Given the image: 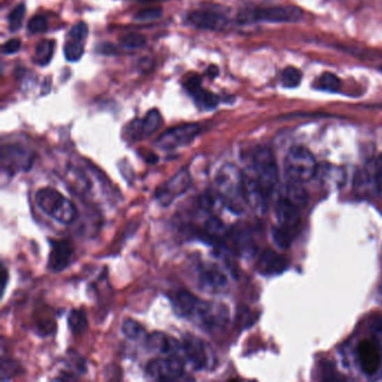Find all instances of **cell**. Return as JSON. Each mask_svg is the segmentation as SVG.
<instances>
[{
	"instance_id": "29",
	"label": "cell",
	"mask_w": 382,
	"mask_h": 382,
	"mask_svg": "<svg viewBox=\"0 0 382 382\" xmlns=\"http://www.w3.org/2000/svg\"><path fill=\"white\" fill-rule=\"evenodd\" d=\"M68 324L72 333L83 334L88 330V320L84 312L81 310H75L70 313L68 317Z\"/></svg>"
},
{
	"instance_id": "9",
	"label": "cell",
	"mask_w": 382,
	"mask_h": 382,
	"mask_svg": "<svg viewBox=\"0 0 382 382\" xmlns=\"http://www.w3.org/2000/svg\"><path fill=\"white\" fill-rule=\"evenodd\" d=\"M190 319L197 321V324L203 328H221L228 322L229 311L227 306L220 303L199 300Z\"/></svg>"
},
{
	"instance_id": "17",
	"label": "cell",
	"mask_w": 382,
	"mask_h": 382,
	"mask_svg": "<svg viewBox=\"0 0 382 382\" xmlns=\"http://www.w3.org/2000/svg\"><path fill=\"white\" fill-rule=\"evenodd\" d=\"M162 125V116L156 109H151L147 112L145 118L142 120H135L128 127V134L134 140H139L148 137L160 129Z\"/></svg>"
},
{
	"instance_id": "18",
	"label": "cell",
	"mask_w": 382,
	"mask_h": 382,
	"mask_svg": "<svg viewBox=\"0 0 382 382\" xmlns=\"http://www.w3.org/2000/svg\"><path fill=\"white\" fill-rule=\"evenodd\" d=\"M184 86L188 93L202 108L211 109L217 108L219 105V98L212 92L208 91L202 86V79L199 75H192L184 82Z\"/></svg>"
},
{
	"instance_id": "39",
	"label": "cell",
	"mask_w": 382,
	"mask_h": 382,
	"mask_svg": "<svg viewBox=\"0 0 382 382\" xmlns=\"http://www.w3.org/2000/svg\"><path fill=\"white\" fill-rule=\"evenodd\" d=\"M97 51L101 54L110 55L116 53V47L110 43H102L98 45Z\"/></svg>"
},
{
	"instance_id": "32",
	"label": "cell",
	"mask_w": 382,
	"mask_h": 382,
	"mask_svg": "<svg viewBox=\"0 0 382 382\" xmlns=\"http://www.w3.org/2000/svg\"><path fill=\"white\" fill-rule=\"evenodd\" d=\"M26 7L24 3H20L18 6L13 9L12 13L8 16L9 29L13 33L20 31L23 25L24 17H25Z\"/></svg>"
},
{
	"instance_id": "24",
	"label": "cell",
	"mask_w": 382,
	"mask_h": 382,
	"mask_svg": "<svg viewBox=\"0 0 382 382\" xmlns=\"http://www.w3.org/2000/svg\"><path fill=\"white\" fill-rule=\"evenodd\" d=\"M280 199H284L293 206L302 208L307 203V193L300 183L289 182L282 188Z\"/></svg>"
},
{
	"instance_id": "31",
	"label": "cell",
	"mask_w": 382,
	"mask_h": 382,
	"mask_svg": "<svg viewBox=\"0 0 382 382\" xmlns=\"http://www.w3.org/2000/svg\"><path fill=\"white\" fill-rule=\"evenodd\" d=\"M302 72L294 66H289L282 72V84L287 89H294L300 86L302 81Z\"/></svg>"
},
{
	"instance_id": "27",
	"label": "cell",
	"mask_w": 382,
	"mask_h": 382,
	"mask_svg": "<svg viewBox=\"0 0 382 382\" xmlns=\"http://www.w3.org/2000/svg\"><path fill=\"white\" fill-rule=\"evenodd\" d=\"M84 43L86 40L80 38H68L64 45V55L70 62H77L82 57L84 53Z\"/></svg>"
},
{
	"instance_id": "38",
	"label": "cell",
	"mask_w": 382,
	"mask_h": 382,
	"mask_svg": "<svg viewBox=\"0 0 382 382\" xmlns=\"http://www.w3.org/2000/svg\"><path fill=\"white\" fill-rule=\"evenodd\" d=\"M22 46V42L17 38H13V40H8L3 45V54L12 55L15 53H17Z\"/></svg>"
},
{
	"instance_id": "20",
	"label": "cell",
	"mask_w": 382,
	"mask_h": 382,
	"mask_svg": "<svg viewBox=\"0 0 382 382\" xmlns=\"http://www.w3.org/2000/svg\"><path fill=\"white\" fill-rule=\"evenodd\" d=\"M267 197L268 195L256 177L245 176V200L247 206L254 211L263 212Z\"/></svg>"
},
{
	"instance_id": "6",
	"label": "cell",
	"mask_w": 382,
	"mask_h": 382,
	"mask_svg": "<svg viewBox=\"0 0 382 382\" xmlns=\"http://www.w3.org/2000/svg\"><path fill=\"white\" fill-rule=\"evenodd\" d=\"M252 166L260 185L263 186L267 195H270L278 185V169L270 149H258L252 158Z\"/></svg>"
},
{
	"instance_id": "42",
	"label": "cell",
	"mask_w": 382,
	"mask_h": 382,
	"mask_svg": "<svg viewBox=\"0 0 382 382\" xmlns=\"http://www.w3.org/2000/svg\"><path fill=\"white\" fill-rule=\"evenodd\" d=\"M139 1H145V3H149V1H157V0H139Z\"/></svg>"
},
{
	"instance_id": "35",
	"label": "cell",
	"mask_w": 382,
	"mask_h": 382,
	"mask_svg": "<svg viewBox=\"0 0 382 382\" xmlns=\"http://www.w3.org/2000/svg\"><path fill=\"white\" fill-rule=\"evenodd\" d=\"M49 27V22L44 15H36L29 22V31L31 34L43 33Z\"/></svg>"
},
{
	"instance_id": "26",
	"label": "cell",
	"mask_w": 382,
	"mask_h": 382,
	"mask_svg": "<svg viewBox=\"0 0 382 382\" xmlns=\"http://www.w3.org/2000/svg\"><path fill=\"white\" fill-rule=\"evenodd\" d=\"M54 40H40L36 45L34 61L38 66H47L51 62L54 53Z\"/></svg>"
},
{
	"instance_id": "8",
	"label": "cell",
	"mask_w": 382,
	"mask_h": 382,
	"mask_svg": "<svg viewBox=\"0 0 382 382\" xmlns=\"http://www.w3.org/2000/svg\"><path fill=\"white\" fill-rule=\"evenodd\" d=\"M185 370V361L180 357L166 356L151 360L146 367V372L151 379L158 381H171L180 379Z\"/></svg>"
},
{
	"instance_id": "22",
	"label": "cell",
	"mask_w": 382,
	"mask_h": 382,
	"mask_svg": "<svg viewBox=\"0 0 382 382\" xmlns=\"http://www.w3.org/2000/svg\"><path fill=\"white\" fill-rule=\"evenodd\" d=\"M276 211L280 227L286 230L294 228L300 220V208L293 206L284 199H280V202L277 204Z\"/></svg>"
},
{
	"instance_id": "5",
	"label": "cell",
	"mask_w": 382,
	"mask_h": 382,
	"mask_svg": "<svg viewBox=\"0 0 382 382\" xmlns=\"http://www.w3.org/2000/svg\"><path fill=\"white\" fill-rule=\"evenodd\" d=\"M183 358L195 370H212L217 365V358L211 345L204 339L188 334L182 341Z\"/></svg>"
},
{
	"instance_id": "40",
	"label": "cell",
	"mask_w": 382,
	"mask_h": 382,
	"mask_svg": "<svg viewBox=\"0 0 382 382\" xmlns=\"http://www.w3.org/2000/svg\"><path fill=\"white\" fill-rule=\"evenodd\" d=\"M219 68H217V66H214V64L208 66V70H206V75H208V77H212V79L217 77V75H219Z\"/></svg>"
},
{
	"instance_id": "25",
	"label": "cell",
	"mask_w": 382,
	"mask_h": 382,
	"mask_svg": "<svg viewBox=\"0 0 382 382\" xmlns=\"http://www.w3.org/2000/svg\"><path fill=\"white\" fill-rule=\"evenodd\" d=\"M232 243H234L237 254H239L240 256L250 257L254 254L256 247H254L252 238L249 236L248 232L243 231V230L234 232L232 236Z\"/></svg>"
},
{
	"instance_id": "15",
	"label": "cell",
	"mask_w": 382,
	"mask_h": 382,
	"mask_svg": "<svg viewBox=\"0 0 382 382\" xmlns=\"http://www.w3.org/2000/svg\"><path fill=\"white\" fill-rule=\"evenodd\" d=\"M73 247L68 240H53L51 241L49 266V270L60 273L71 263Z\"/></svg>"
},
{
	"instance_id": "10",
	"label": "cell",
	"mask_w": 382,
	"mask_h": 382,
	"mask_svg": "<svg viewBox=\"0 0 382 382\" xmlns=\"http://www.w3.org/2000/svg\"><path fill=\"white\" fill-rule=\"evenodd\" d=\"M192 176L188 169H181L177 171L171 180L164 183L157 188L155 197L160 206H169L176 199L185 194L188 188H191Z\"/></svg>"
},
{
	"instance_id": "13",
	"label": "cell",
	"mask_w": 382,
	"mask_h": 382,
	"mask_svg": "<svg viewBox=\"0 0 382 382\" xmlns=\"http://www.w3.org/2000/svg\"><path fill=\"white\" fill-rule=\"evenodd\" d=\"M145 344L149 351L156 352V353L163 354V356L180 357L184 360L182 342L177 341L174 337L166 335L163 332H154V333L147 335Z\"/></svg>"
},
{
	"instance_id": "2",
	"label": "cell",
	"mask_w": 382,
	"mask_h": 382,
	"mask_svg": "<svg viewBox=\"0 0 382 382\" xmlns=\"http://www.w3.org/2000/svg\"><path fill=\"white\" fill-rule=\"evenodd\" d=\"M38 208L56 222L69 226L77 217V208L75 203L61 194L54 188H40L35 194Z\"/></svg>"
},
{
	"instance_id": "12",
	"label": "cell",
	"mask_w": 382,
	"mask_h": 382,
	"mask_svg": "<svg viewBox=\"0 0 382 382\" xmlns=\"http://www.w3.org/2000/svg\"><path fill=\"white\" fill-rule=\"evenodd\" d=\"M3 169L8 173L27 171L33 163V155L20 145L8 146L3 149Z\"/></svg>"
},
{
	"instance_id": "14",
	"label": "cell",
	"mask_w": 382,
	"mask_h": 382,
	"mask_svg": "<svg viewBox=\"0 0 382 382\" xmlns=\"http://www.w3.org/2000/svg\"><path fill=\"white\" fill-rule=\"evenodd\" d=\"M358 359L363 372L374 376L381 365V349L372 339H363L358 345Z\"/></svg>"
},
{
	"instance_id": "23",
	"label": "cell",
	"mask_w": 382,
	"mask_h": 382,
	"mask_svg": "<svg viewBox=\"0 0 382 382\" xmlns=\"http://www.w3.org/2000/svg\"><path fill=\"white\" fill-rule=\"evenodd\" d=\"M202 234L203 237L208 238L212 243H220L228 236V232L221 220L212 214H208L203 222Z\"/></svg>"
},
{
	"instance_id": "3",
	"label": "cell",
	"mask_w": 382,
	"mask_h": 382,
	"mask_svg": "<svg viewBox=\"0 0 382 382\" xmlns=\"http://www.w3.org/2000/svg\"><path fill=\"white\" fill-rule=\"evenodd\" d=\"M304 13L300 7L293 5H280V6L257 7V8L245 9L238 15V23L252 24L265 22V23H296L302 20Z\"/></svg>"
},
{
	"instance_id": "16",
	"label": "cell",
	"mask_w": 382,
	"mask_h": 382,
	"mask_svg": "<svg viewBox=\"0 0 382 382\" xmlns=\"http://www.w3.org/2000/svg\"><path fill=\"white\" fill-rule=\"evenodd\" d=\"M188 23L199 29L223 31L229 26V20L224 15L210 10H197L188 15Z\"/></svg>"
},
{
	"instance_id": "19",
	"label": "cell",
	"mask_w": 382,
	"mask_h": 382,
	"mask_svg": "<svg viewBox=\"0 0 382 382\" xmlns=\"http://www.w3.org/2000/svg\"><path fill=\"white\" fill-rule=\"evenodd\" d=\"M257 268L261 274L267 276L280 275L289 268V260L276 251L267 249L260 254Z\"/></svg>"
},
{
	"instance_id": "41",
	"label": "cell",
	"mask_w": 382,
	"mask_h": 382,
	"mask_svg": "<svg viewBox=\"0 0 382 382\" xmlns=\"http://www.w3.org/2000/svg\"><path fill=\"white\" fill-rule=\"evenodd\" d=\"M7 284V271L6 269L3 267V291H5Z\"/></svg>"
},
{
	"instance_id": "33",
	"label": "cell",
	"mask_w": 382,
	"mask_h": 382,
	"mask_svg": "<svg viewBox=\"0 0 382 382\" xmlns=\"http://www.w3.org/2000/svg\"><path fill=\"white\" fill-rule=\"evenodd\" d=\"M146 44H147V40L145 36L137 33L127 34L121 40V45L125 49H142Z\"/></svg>"
},
{
	"instance_id": "36",
	"label": "cell",
	"mask_w": 382,
	"mask_h": 382,
	"mask_svg": "<svg viewBox=\"0 0 382 382\" xmlns=\"http://www.w3.org/2000/svg\"><path fill=\"white\" fill-rule=\"evenodd\" d=\"M372 176H374V191L382 197V156H380L372 166Z\"/></svg>"
},
{
	"instance_id": "7",
	"label": "cell",
	"mask_w": 382,
	"mask_h": 382,
	"mask_svg": "<svg viewBox=\"0 0 382 382\" xmlns=\"http://www.w3.org/2000/svg\"><path fill=\"white\" fill-rule=\"evenodd\" d=\"M201 127L197 123H184L169 129L157 138L156 146L163 151H174L190 144L200 135Z\"/></svg>"
},
{
	"instance_id": "4",
	"label": "cell",
	"mask_w": 382,
	"mask_h": 382,
	"mask_svg": "<svg viewBox=\"0 0 382 382\" xmlns=\"http://www.w3.org/2000/svg\"><path fill=\"white\" fill-rule=\"evenodd\" d=\"M319 171L315 157L302 146H295L285 158V174L289 182L303 183L312 180Z\"/></svg>"
},
{
	"instance_id": "34",
	"label": "cell",
	"mask_w": 382,
	"mask_h": 382,
	"mask_svg": "<svg viewBox=\"0 0 382 382\" xmlns=\"http://www.w3.org/2000/svg\"><path fill=\"white\" fill-rule=\"evenodd\" d=\"M163 16V9L160 7H151V8L142 9L140 12L135 15L134 20L136 22H149V20H158Z\"/></svg>"
},
{
	"instance_id": "1",
	"label": "cell",
	"mask_w": 382,
	"mask_h": 382,
	"mask_svg": "<svg viewBox=\"0 0 382 382\" xmlns=\"http://www.w3.org/2000/svg\"><path fill=\"white\" fill-rule=\"evenodd\" d=\"M217 193L222 203L234 213H243L245 200V175L232 164L223 165L215 176Z\"/></svg>"
},
{
	"instance_id": "21",
	"label": "cell",
	"mask_w": 382,
	"mask_h": 382,
	"mask_svg": "<svg viewBox=\"0 0 382 382\" xmlns=\"http://www.w3.org/2000/svg\"><path fill=\"white\" fill-rule=\"evenodd\" d=\"M175 313L181 317L190 319L197 307L199 298L188 291H178L171 297Z\"/></svg>"
},
{
	"instance_id": "30",
	"label": "cell",
	"mask_w": 382,
	"mask_h": 382,
	"mask_svg": "<svg viewBox=\"0 0 382 382\" xmlns=\"http://www.w3.org/2000/svg\"><path fill=\"white\" fill-rule=\"evenodd\" d=\"M342 86V81L331 72L323 73L317 80V88L328 92H337Z\"/></svg>"
},
{
	"instance_id": "11",
	"label": "cell",
	"mask_w": 382,
	"mask_h": 382,
	"mask_svg": "<svg viewBox=\"0 0 382 382\" xmlns=\"http://www.w3.org/2000/svg\"><path fill=\"white\" fill-rule=\"evenodd\" d=\"M197 282L199 289L208 294H222L229 289V280L226 275L213 265L199 267Z\"/></svg>"
},
{
	"instance_id": "43",
	"label": "cell",
	"mask_w": 382,
	"mask_h": 382,
	"mask_svg": "<svg viewBox=\"0 0 382 382\" xmlns=\"http://www.w3.org/2000/svg\"><path fill=\"white\" fill-rule=\"evenodd\" d=\"M380 294L382 295V285H381V287H380Z\"/></svg>"
},
{
	"instance_id": "28",
	"label": "cell",
	"mask_w": 382,
	"mask_h": 382,
	"mask_svg": "<svg viewBox=\"0 0 382 382\" xmlns=\"http://www.w3.org/2000/svg\"><path fill=\"white\" fill-rule=\"evenodd\" d=\"M123 333L127 339L132 341H145L148 334L146 333L144 328L139 322L135 320H125L123 324Z\"/></svg>"
},
{
	"instance_id": "37",
	"label": "cell",
	"mask_w": 382,
	"mask_h": 382,
	"mask_svg": "<svg viewBox=\"0 0 382 382\" xmlns=\"http://www.w3.org/2000/svg\"><path fill=\"white\" fill-rule=\"evenodd\" d=\"M371 335L372 341L376 343L382 351V319H374L371 322Z\"/></svg>"
}]
</instances>
